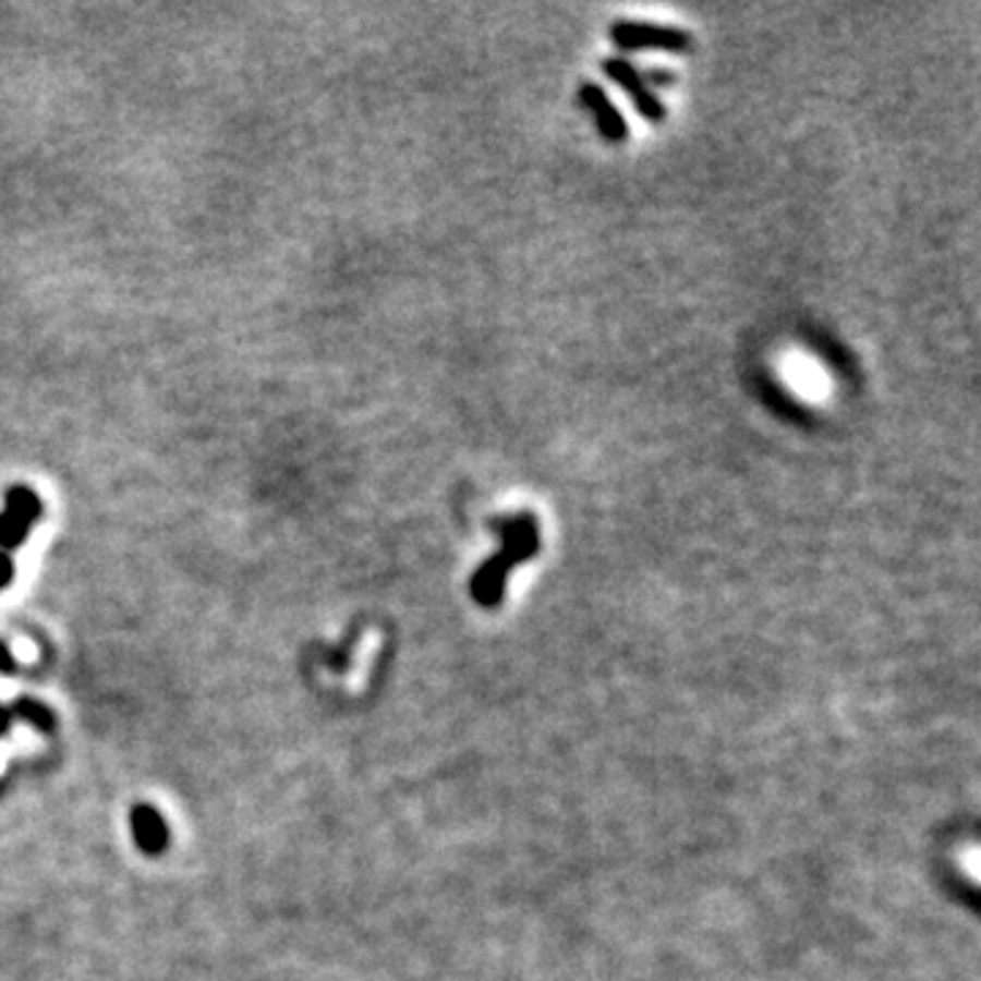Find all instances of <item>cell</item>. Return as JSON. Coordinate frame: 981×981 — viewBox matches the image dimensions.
Returning <instances> with one entry per match:
<instances>
[{"mask_svg":"<svg viewBox=\"0 0 981 981\" xmlns=\"http://www.w3.org/2000/svg\"><path fill=\"white\" fill-rule=\"evenodd\" d=\"M491 529L505 540V548L485 561L483 570L474 576V597L483 603H494L499 597V586L505 581V572L510 570L512 561L532 559L540 550L537 537V518L532 512H516V516L494 518Z\"/></svg>","mask_w":981,"mask_h":981,"instance_id":"1","label":"cell"},{"mask_svg":"<svg viewBox=\"0 0 981 981\" xmlns=\"http://www.w3.org/2000/svg\"><path fill=\"white\" fill-rule=\"evenodd\" d=\"M608 36L621 49H657V52H690L692 36L687 31L668 25H652V22L619 20L608 27Z\"/></svg>","mask_w":981,"mask_h":981,"instance_id":"2","label":"cell"},{"mask_svg":"<svg viewBox=\"0 0 981 981\" xmlns=\"http://www.w3.org/2000/svg\"><path fill=\"white\" fill-rule=\"evenodd\" d=\"M603 71L608 80H614L621 90L627 93L632 104H635L638 114L646 118L649 123H659L665 120V104L659 101V96L654 93V87L646 85V80L641 76V71L632 63H627L625 58H603Z\"/></svg>","mask_w":981,"mask_h":981,"instance_id":"3","label":"cell"},{"mask_svg":"<svg viewBox=\"0 0 981 981\" xmlns=\"http://www.w3.org/2000/svg\"><path fill=\"white\" fill-rule=\"evenodd\" d=\"M578 98H581L583 107L592 112L600 136H603L605 142H625L627 140L625 118H621L619 109L614 107V101L605 96L603 87L594 85V82H583V85L578 87Z\"/></svg>","mask_w":981,"mask_h":981,"instance_id":"4","label":"cell"},{"mask_svg":"<svg viewBox=\"0 0 981 981\" xmlns=\"http://www.w3.org/2000/svg\"><path fill=\"white\" fill-rule=\"evenodd\" d=\"M41 512L36 496L25 488H14L5 501V510L0 512V545L5 548H14L22 537H25L27 526H31L33 518Z\"/></svg>","mask_w":981,"mask_h":981,"instance_id":"5","label":"cell"},{"mask_svg":"<svg viewBox=\"0 0 981 981\" xmlns=\"http://www.w3.org/2000/svg\"><path fill=\"white\" fill-rule=\"evenodd\" d=\"M134 821H136V828H140V832H136V837H140V843H142V839H145V834H153V843H156V848H161V843H164V826H161V821H158L156 812L140 810V812H136V815H134Z\"/></svg>","mask_w":981,"mask_h":981,"instance_id":"6","label":"cell"},{"mask_svg":"<svg viewBox=\"0 0 981 981\" xmlns=\"http://www.w3.org/2000/svg\"><path fill=\"white\" fill-rule=\"evenodd\" d=\"M643 80H646V85L649 82H654V87H668V85H674L676 82V76L670 74V71H659V69H652V71H646V74H641Z\"/></svg>","mask_w":981,"mask_h":981,"instance_id":"7","label":"cell"},{"mask_svg":"<svg viewBox=\"0 0 981 981\" xmlns=\"http://www.w3.org/2000/svg\"><path fill=\"white\" fill-rule=\"evenodd\" d=\"M9 559H3V556H0V583H5V578H9Z\"/></svg>","mask_w":981,"mask_h":981,"instance_id":"8","label":"cell"}]
</instances>
